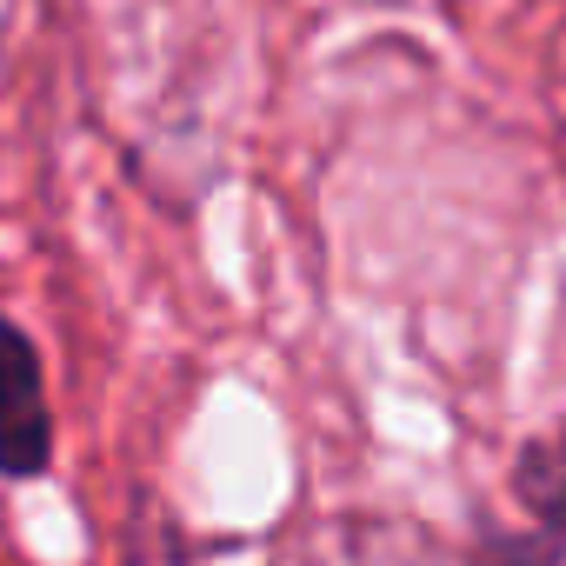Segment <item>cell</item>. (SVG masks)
I'll return each instance as SVG.
<instances>
[{
  "mask_svg": "<svg viewBox=\"0 0 566 566\" xmlns=\"http://www.w3.org/2000/svg\"><path fill=\"white\" fill-rule=\"evenodd\" d=\"M266 566H453L420 526L387 513H327L280 539Z\"/></svg>",
  "mask_w": 566,
  "mask_h": 566,
  "instance_id": "1",
  "label": "cell"
},
{
  "mask_svg": "<svg viewBox=\"0 0 566 566\" xmlns=\"http://www.w3.org/2000/svg\"><path fill=\"white\" fill-rule=\"evenodd\" d=\"M54 460V413L41 387V360L21 327L0 321V473L34 480Z\"/></svg>",
  "mask_w": 566,
  "mask_h": 566,
  "instance_id": "2",
  "label": "cell"
}]
</instances>
